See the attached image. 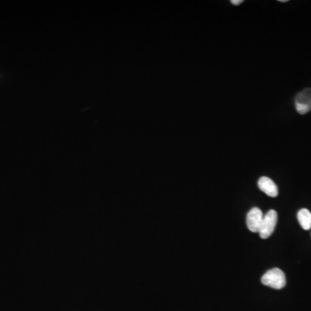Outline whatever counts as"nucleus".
Instances as JSON below:
<instances>
[{"instance_id": "obj_8", "label": "nucleus", "mask_w": 311, "mask_h": 311, "mask_svg": "<svg viewBox=\"0 0 311 311\" xmlns=\"http://www.w3.org/2000/svg\"><path fill=\"white\" fill-rule=\"evenodd\" d=\"M279 2H282V3H285V2H288V0H279Z\"/></svg>"}, {"instance_id": "obj_4", "label": "nucleus", "mask_w": 311, "mask_h": 311, "mask_svg": "<svg viewBox=\"0 0 311 311\" xmlns=\"http://www.w3.org/2000/svg\"><path fill=\"white\" fill-rule=\"evenodd\" d=\"M263 219V212L259 208H252L246 215V225L249 230L252 232H260Z\"/></svg>"}, {"instance_id": "obj_6", "label": "nucleus", "mask_w": 311, "mask_h": 311, "mask_svg": "<svg viewBox=\"0 0 311 311\" xmlns=\"http://www.w3.org/2000/svg\"><path fill=\"white\" fill-rule=\"evenodd\" d=\"M297 219L303 229L310 230L311 229V213L308 209L299 210L297 213Z\"/></svg>"}, {"instance_id": "obj_2", "label": "nucleus", "mask_w": 311, "mask_h": 311, "mask_svg": "<svg viewBox=\"0 0 311 311\" xmlns=\"http://www.w3.org/2000/svg\"><path fill=\"white\" fill-rule=\"evenodd\" d=\"M277 223H278V213L273 209L269 210L267 213L264 214V219L260 227V232H259L260 238L265 240L271 236L272 232L275 230Z\"/></svg>"}, {"instance_id": "obj_5", "label": "nucleus", "mask_w": 311, "mask_h": 311, "mask_svg": "<svg viewBox=\"0 0 311 311\" xmlns=\"http://www.w3.org/2000/svg\"><path fill=\"white\" fill-rule=\"evenodd\" d=\"M258 186L261 191L266 194L268 196L277 197L278 195V186L271 178L267 177H262L258 181Z\"/></svg>"}, {"instance_id": "obj_3", "label": "nucleus", "mask_w": 311, "mask_h": 311, "mask_svg": "<svg viewBox=\"0 0 311 311\" xmlns=\"http://www.w3.org/2000/svg\"><path fill=\"white\" fill-rule=\"evenodd\" d=\"M295 110L299 115H306L311 111V88H305L295 98Z\"/></svg>"}, {"instance_id": "obj_7", "label": "nucleus", "mask_w": 311, "mask_h": 311, "mask_svg": "<svg viewBox=\"0 0 311 311\" xmlns=\"http://www.w3.org/2000/svg\"><path fill=\"white\" fill-rule=\"evenodd\" d=\"M244 1L243 0H232L231 1V4H233V5H240V4H242Z\"/></svg>"}, {"instance_id": "obj_1", "label": "nucleus", "mask_w": 311, "mask_h": 311, "mask_svg": "<svg viewBox=\"0 0 311 311\" xmlns=\"http://www.w3.org/2000/svg\"><path fill=\"white\" fill-rule=\"evenodd\" d=\"M261 283L268 287L281 290L286 285V278L282 270L274 268L264 273L261 278Z\"/></svg>"}]
</instances>
